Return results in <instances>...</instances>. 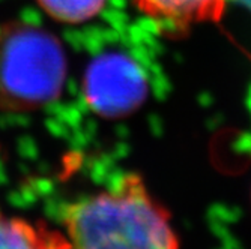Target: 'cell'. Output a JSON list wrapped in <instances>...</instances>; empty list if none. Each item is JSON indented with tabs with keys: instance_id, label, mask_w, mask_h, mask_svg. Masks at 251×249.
Here are the masks:
<instances>
[{
	"instance_id": "cell-1",
	"label": "cell",
	"mask_w": 251,
	"mask_h": 249,
	"mask_svg": "<svg viewBox=\"0 0 251 249\" xmlns=\"http://www.w3.org/2000/svg\"><path fill=\"white\" fill-rule=\"evenodd\" d=\"M71 249H177L167 210L139 174L74 203L65 215Z\"/></svg>"
},
{
	"instance_id": "cell-2",
	"label": "cell",
	"mask_w": 251,
	"mask_h": 249,
	"mask_svg": "<svg viewBox=\"0 0 251 249\" xmlns=\"http://www.w3.org/2000/svg\"><path fill=\"white\" fill-rule=\"evenodd\" d=\"M60 41L30 23L0 26V110L33 111L54 102L66 78Z\"/></svg>"
},
{
	"instance_id": "cell-3",
	"label": "cell",
	"mask_w": 251,
	"mask_h": 249,
	"mask_svg": "<svg viewBox=\"0 0 251 249\" xmlns=\"http://www.w3.org/2000/svg\"><path fill=\"white\" fill-rule=\"evenodd\" d=\"M89 108L107 119L128 116L139 110L149 93L142 65L122 51L101 53L90 60L83 78Z\"/></svg>"
},
{
	"instance_id": "cell-4",
	"label": "cell",
	"mask_w": 251,
	"mask_h": 249,
	"mask_svg": "<svg viewBox=\"0 0 251 249\" xmlns=\"http://www.w3.org/2000/svg\"><path fill=\"white\" fill-rule=\"evenodd\" d=\"M227 0H134L142 14L170 33L185 35L193 26L217 23Z\"/></svg>"
},
{
	"instance_id": "cell-5",
	"label": "cell",
	"mask_w": 251,
	"mask_h": 249,
	"mask_svg": "<svg viewBox=\"0 0 251 249\" xmlns=\"http://www.w3.org/2000/svg\"><path fill=\"white\" fill-rule=\"evenodd\" d=\"M0 249H71L66 234L45 224L0 215Z\"/></svg>"
},
{
	"instance_id": "cell-6",
	"label": "cell",
	"mask_w": 251,
	"mask_h": 249,
	"mask_svg": "<svg viewBox=\"0 0 251 249\" xmlns=\"http://www.w3.org/2000/svg\"><path fill=\"white\" fill-rule=\"evenodd\" d=\"M107 0H38L42 11L53 20L65 24H80V23L97 17Z\"/></svg>"
}]
</instances>
